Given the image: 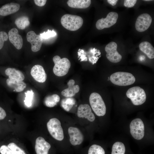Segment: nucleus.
<instances>
[{
  "instance_id": "1a4fd4ad",
  "label": "nucleus",
  "mask_w": 154,
  "mask_h": 154,
  "mask_svg": "<svg viewBox=\"0 0 154 154\" xmlns=\"http://www.w3.org/2000/svg\"><path fill=\"white\" fill-rule=\"evenodd\" d=\"M117 44L114 42H110L105 47L106 57L111 62L117 63L121 59L122 56L117 51Z\"/></svg>"
},
{
  "instance_id": "72a5a7b5",
  "label": "nucleus",
  "mask_w": 154,
  "mask_h": 154,
  "mask_svg": "<svg viewBox=\"0 0 154 154\" xmlns=\"http://www.w3.org/2000/svg\"><path fill=\"white\" fill-rule=\"evenodd\" d=\"M35 4L37 5L42 7L44 6L46 2V0H34Z\"/></svg>"
},
{
  "instance_id": "aec40b11",
  "label": "nucleus",
  "mask_w": 154,
  "mask_h": 154,
  "mask_svg": "<svg viewBox=\"0 0 154 154\" xmlns=\"http://www.w3.org/2000/svg\"><path fill=\"white\" fill-rule=\"evenodd\" d=\"M5 74L9 78L22 81L25 79V76L20 70L15 68H9L5 70Z\"/></svg>"
},
{
  "instance_id": "7ed1b4c3",
  "label": "nucleus",
  "mask_w": 154,
  "mask_h": 154,
  "mask_svg": "<svg viewBox=\"0 0 154 154\" xmlns=\"http://www.w3.org/2000/svg\"><path fill=\"white\" fill-rule=\"evenodd\" d=\"M53 60L54 64L53 71L55 75L62 76L68 73L71 64L67 58H61L60 56L56 55L53 57Z\"/></svg>"
},
{
  "instance_id": "5701e85b",
  "label": "nucleus",
  "mask_w": 154,
  "mask_h": 154,
  "mask_svg": "<svg viewBox=\"0 0 154 154\" xmlns=\"http://www.w3.org/2000/svg\"><path fill=\"white\" fill-rule=\"evenodd\" d=\"M60 100L59 96L56 94H53L46 97L44 102V105L48 107H53L56 106Z\"/></svg>"
},
{
  "instance_id": "9b49d317",
  "label": "nucleus",
  "mask_w": 154,
  "mask_h": 154,
  "mask_svg": "<svg viewBox=\"0 0 154 154\" xmlns=\"http://www.w3.org/2000/svg\"><path fill=\"white\" fill-rule=\"evenodd\" d=\"M27 41L31 44V49L33 52L40 50L43 42V39L40 35H37L33 31H30L27 34Z\"/></svg>"
},
{
  "instance_id": "e433bc0d",
  "label": "nucleus",
  "mask_w": 154,
  "mask_h": 154,
  "mask_svg": "<svg viewBox=\"0 0 154 154\" xmlns=\"http://www.w3.org/2000/svg\"><path fill=\"white\" fill-rule=\"evenodd\" d=\"M144 1H151V0H144Z\"/></svg>"
},
{
  "instance_id": "6ab92c4d",
  "label": "nucleus",
  "mask_w": 154,
  "mask_h": 154,
  "mask_svg": "<svg viewBox=\"0 0 154 154\" xmlns=\"http://www.w3.org/2000/svg\"><path fill=\"white\" fill-rule=\"evenodd\" d=\"M6 82L7 86L13 89L16 92L23 91L27 86L26 84L23 81L11 79H7Z\"/></svg>"
},
{
  "instance_id": "2eb2a0df",
  "label": "nucleus",
  "mask_w": 154,
  "mask_h": 154,
  "mask_svg": "<svg viewBox=\"0 0 154 154\" xmlns=\"http://www.w3.org/2000/svg\"><path fill=\"white\" fill-rule=\"evenodd\" d=\"M31 74L33 78L39 82H44L47 79V75L43 67L39 65H36L33 67Z\"/></svg>"
},
{
  "instance_id": "473e14b6",
  "label": "nucleus",
  "mask_w": 154,
  "mask_h": 154,
  "mask_svg": "<svg viewBox=\"0 0 154 154\" xmlns=\"http://www.w3.org/2000/svg\"><path fill=\"white\" fill-rule=\"evenodd\" d=\"M137 1L136 0H125L124 2V5L127 7H132L135 5Z\"/></svg>"
},
{
  "instance_id": "39448f33",
  "label": "nucleus",
  "mask_w": 154,
  "mask_h": 154,
  "mask_svg": "<svg viewBox=\"0 0 154 154\" xmlns=\"http://www.w3.org/2000/svg\"><path fill=\"white\" fill-rule=\"evenodd\" d=\"M126 95L133 104L135 106L142 104L145 101L146 96L144 90L139 86H134L129 89Z\"/></svg>"
},
{
  "instance_id": "a878e982",
  "label": "nucleus",
  "mask_w": 154,
  "mask_h": 154,
  "mask_svg": "<svg viewBox=\"0 0 154 154\" xmlns=\"http://www.w3.org/2000/svg\"><path fill=\"white\" fill-rule=\"evenodd\" d=\"M125 147L123 143L117 141L113 145L111 154H125Z\"/></svg>"
},
{
  "instance_id": "c85d7f7f",
  "label": "nucleus",
  "mask_w": 154,
  "mask_h": 154,
  "mask_svg": "<svg viewBox=\"0 0 154 154\" xmlns=\"http://www.w3.org/2000/svg\"><path fill=\"white\" fill-rule=\"evenodd\" d=\"M7 146L16 154H26L23 150L14 143H10Z\"/></svg>"
},
{
  "instance_id": "7c9ffc66",
  "label": "nucleus",
  "mask_w": 154,
  "mask_h": 154,
  "mask_svg": "<svg viewBox=\"0 0 154 154\" xmlns=\"http://www.w3.org/2000/svg\"><path fill=\"white\" fill-rule=\"evenodd\" d=\"M8 38L7 33L4 31H0V46L3 45Z\"/></svg>"
},
{
  "instance_id": "ddd939ff",
  "label": "nucleus",
  "mask_w": 154,
  "mask_h": 154,
  "mask_svg": "<svg viewBox=\"0 0 154 154\" xmlns=\"http://www.w3.org/2000/svg\"><path fill=\"white\" fill-rule=\"evenodd\" d=\"M77 115L78 117L85 118L91 122L94 121L95 118L90 106L88 104L79 105L77 109Z\"/></svg>"
},
{
  "instance_id": "f3484780",
  "label": "nucleus",
  "mask_w": 154,
  "mask_h": 154,
  "mask_svg": "<svg viewBox=\"0 0 154 154\" xmlns=\"http://www.w3.org/2000/svg\"><path fill=\"white\" fill-rule=\"evenodd\" d=\"M20 5L17 3H11L5 4L0 8V16H5L17 11Z\"/></svg>"
},
{
  "instance_id": "c756f323",
  "label": "nucleus",
  "mask_w": 154,
  "mask_h": 154,
  "mask_svg": "<svg viewBox=\"0 0 154 154\" xmlns=\"http://www.w3.org/2000/svg\"><path fill=\"white\" fill-rule=\"evenodd\" d=\"M57 35L56 33L54 30L48 29L46 32L40 33V35L42 39H47L55 37Z\"/></svg>"
},
{
  "instance_id": "f704fd0d",
  "label": "nucleus",
  "mask_w": 154,
  "mask_h": 154,
  "mask_svg": "<svg viewBox=\"0 0 154 154\" xmlns=\"http://www.w3.org/2000/svg\"><path fill=\"white\" fill-rule=\"evenodd\" d=\"M6 116L5 111L0 106V120L3 119Z\"/></svg>"
},
{
  "instance_id": "2f4dec72",
  "label": "nucleus",
  "mask_w": 154,
  "mask_h": 154,
  "mask_svg": "<svg viewBox=\"0 0 154 154\" xmlns=\"http://www.w3.org/2000/svg\"><path fill=\"white\" fill-rule=\"evenodd\" d=\"M0 152L1 154H16L6 145H3L0 147Z\"/></svg>"
},
{
  "instance_id": "f257e3e1",
  "label": "nucleus",
  "mask_w": 154,
  "mask_h": 154,
  "mask_svg": "<svg viewBox=\"0 0 154 154\" xmlns=\"http://www.w3.org/2000/svg\"><path fill=\"white\" fill-rule=\"evenodd\" d=\"M83 23V19L81 17L69 14L63 15L61 19L62 25L70 31L78 30L82 27Z\"/></svg>"
},
{
  "instance_id": "423d86ee",
  "label": "nucleus",
  "mask_w": 154,
  "mask_h": 154,
  "mask_svg": "<svg viewBox=\"0 0 154 154\" xmlns=\"http://www.w3.org/2000/svg\"><path fill=\"white\" fill-rule=\"evenodd\" d=\"M47 127L49 133L54 139L60 141L63 139V131L61 123L58 119H50L47 123Z\"/></svg>"
},
{
  "instance_id": "dca6fc26",
  "label": "nucleus",
  "mask_w": 154,
  "mask_h": 154,
  "mask_svg": "<svg viewBox=\"0 0 154 154\" xmlns=\"http://www.w3.org/2000/svg\"><path fill=\"white\" fill-rule=\"evenodd\" d=\"M50 144L42 137H39L35 141V149L37 154H48Z\"/></svg>"
},
{
  "instance_id": "f03ea898",
  "label": "nucleus",
  "mask_w": 154,
  "mask_h": 154,
  "mask_svg": "<svg viewBox=\"0 0 154 154\" xmlns=\"http://www.w3.org/2000/svg\"><path fill=\"white\" fill-rule=\"evenodd\" d=\"M111 82L114 84L119 86H127L133 84L135 81L134 76L127 72H119L111 75Z\"/></svg>"
},
{
  "instance_id": "9d476101",
  "label": "nucleus",
  "mask_w": 154,
  "mask_h": 154,
  "mask_svg": "<svg viewBox=\"0 0 154 154\" xmlns=\"http://www.w3.org/2000/svg\"><path fill=\"white\" fill-rule=\"evenodd\" d=\"M152 19L150 15L146 13L139 15L135 23V28L137 31L143 32L147 29L150 26Z\"/></svg>"
},
{
  "instance_id": "20e7f679",
  "label": "nucleus",
  "mask_w": 154,
  "mask_h": 154,
  "mask_svg": "<svg viewBox=\"0 0 154 154\" xmlns=\"http://www.w3.org/2000/svg\"><path fill=\"white\" fill-rule=\"evenodd\" d=\"M89 102L95 113L98 116H104L106 113V107L102 97L98 93L93 92L90 95Z\"/></svg>"
},
{
  "instance_id": "6e6552de",
  "label": "nucleus",
  "mask_w": 154,
  "mask_h": 154,
  "mask_svg": "<svg viewBox=\"0 0 154 154\" xmlns=\"http://www.w3.org/2000/svg\"><path fill=\"white\" fill-rule=\"evenodd\" d=\"M118 17V14L116 12L109 13L106 18H102L97 21L96 23V28L100 30L110 27L116 23Z\"/></svg>"
},
{
  "instance_id": "4be33fe9",
  "label": "nucleus",
  "mask_w": 154,
  "mask_h": 154,
  "mask_svg": "<svg viewBox=\"0 0 154 154\" xmlns=\"http://www.w3.org/2000/svg\"><path fill=\"white\" fill-rule=\"evenodd\" d=\"M90 0H69L67 2L68 6L73 8L85 9L90 5Z\"/></svg>"
},
{
  "instance_id": "412c9836",
  "label": "nucleus",
  "mask_w": 154,
  "mask_h": 154,
  "mask_svg": "<svg viewBox=\"0 0 154 154\" xmlns=\"http://www.w3.org/2000/svg\"><path fill=\"white\" fill-rule=\"evenodd\" d=\"M140 50L145 54L149 59L154 58V48L149 42L144 41L141 43L139 45Z\"/></svg>"
},
{
  "instance_id": "4c0bfd02",
  "label": "nucleus",
  "mask_w": 154,
  "mask_h": 154,
  "mask_svg": "<svg viewBox=\"0 0 154 154\" xmlns=\"http://www.w3.org/2000/svg\"><path fill=\"white\" fill-rule=\"evenodd\" d=\"M110 80V77H108V80Z\"/></svg>"
},
{
  "instance_id": "b1692460",
  "label": "nucleus",
  "mask_w": 154,
  "mask_h": 154,
  "mask_svg": "<svg viewBox=\"0 0 154 154\" xmlns=\"http://www.w3.org/2000/svg\"><path fill=\"white\" fill-rule=\"evenodd\" d=\"M15 23L20 29H25L30 24L29 19L26 16H22L17 18L15 20Z\"/></svg>"
},
{
  "instance_id": "0eeeda50",
  "label": "nucleus",
  "mask_w": 154,
  "mask_h": 154,
  "mask_svg": "<svg viewBox=\"0 0 154 154\" xmlns=\"http://www.w3.org/2000/svg\"><path fill=\"white\" fill-rule=\"evenodd\" d=\"M130 132L135 139H142L144 135V126L142 121L140 118L133 119L130 124Z\"/></svg>"
},
{
  "instance_id": "bb28decb",
  "label": "nucleus",
  "mask_w": 154,
  "mask_h": 154,
  "mask_svg": "<svg viewBox=\"0 0 154 154\" xmlns=\"http://www.w3.org/2000/svg\"><path fill=\"white\" fill-rule=\"evenodd\" d=\"M88 153V154H105V152L101 146L94 144L89 148Z\"/></svg>"
},
{
  "instance_id": "f8f14e48",
  "label": "nucleus",
  "mask_w": 154,
  "mask_h": 154,
  "mask_svg": "<svg viewBox=\"0 0 154 154\" xmlns=\"http://www.w3.org/2000/svg\"><path fill=\"white\" fill-rule=\"evenodd\" d=\"M70 136V141L71 144L74 146L81 144L83 142L84 135L78 128L73 127H70L68 129Z\"/></svg>"
},
{
  "instance_id": "a211bd4d",
  "label": "nucleus",
  "mask_w": 154,
  "mask_h": 154,
  "mask_svg": "<svg viewBox=\"0 0 154 154\" xmlns=\"http://www.w3.org/2000/svg\"><path fill=\"white\" fill-rule=\"evenodd\" d=\"M75 81L73 79L70 80L67 83L68 88L61 92V94L66 97H70L74 96L79 91L80 87L78 85H74Z\"/></svg>"
},
{
  "instance_id": "4468645a",
  "label": "nucleus",
  "mask_w": 154,
  "mask_h": 154,
  "mask_svg": "<svg viewBox=\"0 0 154 154\" xmlns=\"http://www.w3.org/2000/svg\"><path fill=\"white\" fill-rule=\"evenodd\" d=\"M8 38L10 42L17 49H21L23 45L21 36L19 34L18 30L15 28L11 29L8 33Z\"/></svg>"
},
{
  "instance_id": "c9c22d12",
  "label": "nucleus",
  "mask_w": 154,
  "mask_h": 154,
  "mask_svg": "<svg viewBox=\"0 0 154 154\" xmlns=\"http://www.w3.org/2000/svg\"><path fill=\"white\" fill-rule=\"evenodd\" d=\"M118 1L117 0H108L107 1L109 3L114 6L116 4Z\"/></svg>"
},
{
  "instance_id": "393cba45",
  "label": "nucleus",
  "mask_w": 154,
  "mask_h": 154,
  "mask_svg": "<svg viewBox=\"0 0 154 154\" xmlns=\"http://www.w3.org/2000/svg\"><path fill=\"white\" fill-rule=\"evenodd\" d=\"M75 103V100L73 98L67 97L63 99L61 104L62 108L66 111H69Z\"/></svg>"
},
{
  "instance_id": "cd10ccee",
  "label": "nucleus",
  "mask_w": 154,
  "mask_h": 154,
  "mask_svg": "<svg viewBox=\"0 0 154 154\" xmlns=\"http://www.w3.org/2000/svg\"><path fill=\"white\" fill-rule=\"evenodd\" d=\"M26 97L24 100L25 104L27 107L31 106L32 105L33 92L32 90L28 91L27 92H25Z\"/></svg>"
}]
</instances>
